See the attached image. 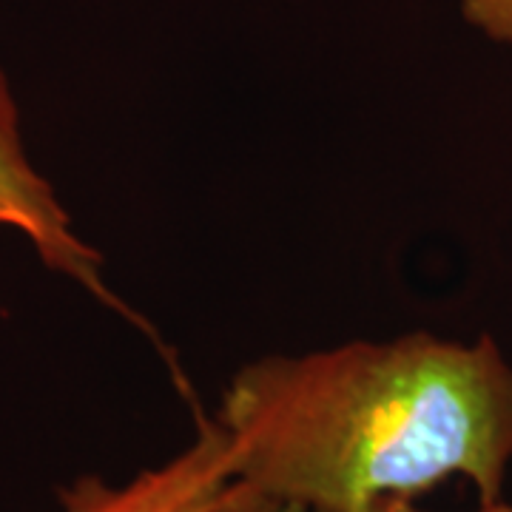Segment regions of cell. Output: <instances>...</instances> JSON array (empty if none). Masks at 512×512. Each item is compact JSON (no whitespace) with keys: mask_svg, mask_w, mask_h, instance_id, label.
I'll list each match as a JSON object with an SVG mask.
<instances>
[{"mask_svg":"<svg viewBox=\"0 0 512 512\" xmlns=\"http://www.w3.org/2000/svg\"><path fill=\"white\" fill-rule=\"evenodd\" d=\"M220 424L242 487L319 512L476 487L504 501L512 464V365L493 336L410 330L308 353H268L222 390Z\"/></svg>","mask_w":512,"mask_h":512,"instance_id":"obj_1","label":"cell"},{"mask_svg":"<svg viewBox=\"0 0 512 512\" xmlns=\"http://www.w3.org/2000/svg\"><path fill=\"white\" fill-rule=\"evenodd\" d=\"M0 231L18 234L52 274L80 285L128 319L137 313L111 293L103 279V256L74 228L69 208L29 154L18 97L0 69Z\"/></svg>","mask_w":512,"mask_h":512,"instance_id":"obj_2","label":"cell"},{"mask_svg":"<svg viewBox=\"0 0 512 512\" xmlns=\"http://www.w3.org/2000/svg\"><path fill=\"white\" fill-rule=\"evenodd\" d=\"M231 484L220 424L202 419L183 450L126 481L77 476L57 493V512H220Z\"/></svg>","mask_w":512,"mask_h":512,"instance_id":"obj_3","label":"cell"},{"mask_svg":"<svg viewBox=\"0 0 512 512\" xmlns=\"http://www.w3.org/2000/svg\"><path fill=\"white\" fill-rule=\"evenodd\" d=\"M220 512H319L308 510V507H299V504H288V501H279V498H271L265 493H256L251 487H242V484H231L228 493H225V501H222ZM353 512H424L421 507H416V501L410 498H384V501H376L370 507H362V510ZM478 512H512V504L507 501H498V504H487V507H478Z\"/></svg>","mask_w":512,"mask_h":512,"instance_id":"obj_4","label":"cell"},{"mask_svg":"<svg viewBox=\"0 0 512 512\" xmlns=\"http://www.w3.org/2000/svg\"><path fill=\"white\" fill-rule=\"evenodd\" d=\"M456 6L476 32L512 46V0H456Z\"/></svg>","mask_w":512,"mask_h":512,"instance_id":"obj_5","label":"cell"}]
</instances>
